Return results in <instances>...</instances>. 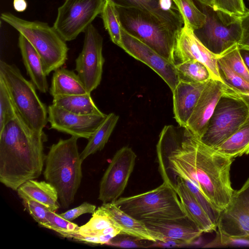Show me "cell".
<instances>
[{
	"label": "cell",
	"mask_w": 249,
	"mask_h": 249,
	"mask_svg": "<svg viewBox=\"0 0 249 249\" xmlns=\"http://www.w3.org/2000/svg\"><path fill=\"white\" fill-rule=\"evenodd\" d=\"M157 153L163 181L173 187L178 177L189 180L220 211L230 203L234 192L230 178L233 159L206 146L179 125L164 126Z\"/></svg>",
	"instance_id": "cell-1"
},
{
	"label": "cell",
	"mask_w": 249,
	"mask_h": 249,
	"mask_svg": "<svg viewBox=\"0 0 249 249\" xmlns=\"http://www.w3.org/2000/svg\"><path fill=\"white\" fill-rule=\"evenodd\" d=\"M44 132L29 127L18 111L0 130V181L17 191L41 175L46 156Z\"/></svg>",
	"instance_id": "cell-2"
},
{
	"label": "cell",
	"mask_w": 249,
	"mask_h": 249,
	"mask_svg": "<svg viewBox=\"0 0 249 249\" xmlns=\"http://www.w3.org/2000/svg\"><path fill=\"white\" fill-rule=\"evenodd\" d=\"M78 138L60 139L50 147L45 160L43 175L56 189L61 206L69 208L74 202L82 178Z\"/></svg>",
	"instance_id": "cell-3"
},
{
	"label": "cell",
	"mask_w": 249,
	"mask_h": 249,
	"mask_svg": "<svg viewBox=\"0 0 249 249\" xmlns=\"http://www.w3.org/2000/svg\"><path fill=\"white\" fill-rule=\"evenodd\" d=\"M1 20L23 35L40 55L47 76L61 68L68 59L69 48L53 27L46 22L29 21L10 12H4Z\"/></svg>",
	"instance_id": "cell-4"
},
{
	"label": "cell",
	"mask_w": 249,
	"mask_h": 249,
	"mask_svg": "<svg viewBox=\"0 0 249 249\" xmlns=\"http://www.w3.org/2000/svg\"><path fill=\"white\" fill-rule=\"evenodd\" d=\"M113 203L128 214L143 222L173 219L187 215L176 191L164 181L154 189L119 197Z\"/></svg>",
	"instance_id": "cell-5"
},
{
	"label": "cell",
	"mask_w": 249,
	"mask_h": 249,
	"mask_svg": "<svg viewBox=\"0 0 249 249\" xmlns=\"http://www.w3.org/2000/svg\"><path fill=\"white\" fill-rule=\"evenodd\" d=\"M116 6L122 27L124 30L172 62L178 29L160 20L143 10Z\"/></svg>",
	"instance_id": "cell-6"
},
{
	"label": "cell",
	"mask_w": 249,
	"mask_h": 249,
	"mask_svg": "<svg viewBox=\"0 0 249 249\" xmlns=\"http://www.w3.org/2000/svg\"><path fill=\"white\" fill-rule=\"evenodd\" d=\"M0 76L3 79L17 111L35 131H43L48 121V108L39 98L36 88L13 64L0 61Z\"/></svg>",
	"instance_id": "cell-7"
},
{
	"label": "cell",
	"mask_w": 249,
	"mask_h": 249,
	"mask_svg": "<svg viewBox=\"0 0 249 249\" xmlns=\"http://www.w3.org/2000/svg\"><path fill=\"white\" fill-rule=\"evenodd\" d=\"M249 117L246 105L229 87L218 101L200 142L214 149L235 132Z\"/></svg>",
	"instance_id": "cell-8"
},
{
	"label": "cell",
	"mask_w": 249,
	"mask_h": 249,
	"mask_svg": "<svg viewBox=\"0 0 249 249\" xmlns=\"http://www.w3.org/2000/svg\"><path fill=\"white\" fill-rule=\"evenodd\" d=\"M200 4L206 21L201 28L194 31L200 42L218 56L238 45L241 35L239 17Z\"/></svg>",
	"instance_id": "cell-9"
},
{
	"label": "cell",
	"mask_w": 249,
	"mask_h": 249,
	"mask_svg": "<svg viewBox=\"0 0 249 249\" xmlns=\"http://www.w3.org/2000/svg\"><path fill=\"white\" fill-rule=\"evenodd\" d=\"M221 243L249 242V178L234 191L227 207L221 211L217 225Z\"/></svg>",
	"instance_id": "cell-10"
},
{
	"label": "cell",
	"mask_w": 249,
	"mask_h": 249,
	"mask_svg": "<svg viewBox=\"0 0 249 249\" xmlns=\"http://www.w3.org/2000/svg\"><path fill=\"white\" fill-rule=\"evenodd\" d=\"M106 0H65L53 27L65 41L75 39L101 14Z\"/></svg>",
	"instance_id": "cell-11"
},
{
	"label": "cell",
	"mask_w": 249,
	"mask_h": 249,
	"mask_svg": "<svg viewBox=\"0 0 249 249\" xmlns=\"http://www.w3.org/2000/svg\"><path fill=\"white\" fill-rule=\"evenodd\" d=\"M137 155L128 146L114 155L99 185L98 199L103 203L113 202L124 192L134 170Z\"/></svg>",
	"instance_id": "cell-12"
},
{
	"label": "cell",
	"mask_w": 249,
	"mask_h": 249,
	"mask_svg": "<svg viewBox=\"0 0 249 249\" xmlns=\"http://www.w3.org/2000/svg\"><path fill=\"white\" fill-rule=\"evenodd\" d=\"M84 34L82 50L75 59V70L88 93H91L102 80L105 62L102 53L103 39L92 24L85 30Z\"/></svg>",
	"instance_id": "cell-13"
},
{
	"label": "cell",
	"mask_w": 249,
	"mask_h": 249,
	"mask_svg": "<svg viewBox=\"0 0 249 249\" xmlns=\"http://www.w3.org/2000/svg\"><path fill=\"white\" fill-rule=\"evenodd\" d=\"M183 22V26L176 34L172 62L176 65L189 60L199 61L207 67L212 79L224 82L219 72L218 56L200 42L187 21Z\"/></svg>",
	"instance_id": "cell-14"
},
{
	"label": "cell",
	"mask_w": 249,
	"mask_h": 249,
	"mask_svg": "<svg viewBox=\"0 0 249 249\" xmlns=\"http://www.w3.org/2000/svg\"><path fill=\"white\" fill-rule=\"evenodd\" d=\"M120 47L130 55L152 69L168 85L172 91L175 89L179 79L174 63L128 33L122 27Z\"/></svg>",
	"instance_id": "cell-15"
},
{
	"label": "cell",
	"mask_w": 249,
	"mask_h": 249,
	"mask_svg": "<svg viewBox=\"0 0 249 249\" xmlns=\"http://www.w3.org/2000/svg\"><path fill=\"white\" fill-rule=\"evenodd\" d=\"M48 121L50 129L89 140L107 115H80L53 104L48 106Z\"/></svg>",
	"instance_id": "cell-16"
},
{
	"label": "cell",
	"mask_w": 249,
	"mask_h": 249,
	"mask_svg": "<svg viewBox=\"0 0 249 249\" xmlns=\"http://www.w3.org/2000/svg\"><path fill=\"white\" fill-rule=\"evenodd\" d=\"M229 87L224 82L212 78L204 87L186 126L199 140L206 129L218 101Z\"/></svg>",
	"instance_id": "cell-17"
},
{
	"label": "cell",
	"mask_w": 249,
	"mask_h": 249,
	"mask_svg": "<svg viewBox=\"0 0 249 249\" xmlns=\"http://www.w3.org/2000/svg\"><path fill=\"white\" fill-rule=\"evenodd\" d=\"M151 230L162 237L192 244L203 232L199 226L188 215L177 219L158 220L144 222Z\"/></svg>",
	"instance_id": "cell-18"
},
{
	"label": "cell",
	"mask_w": 249,
	"mask_h": 249,
	"mask_svg": "<svg viewBox=\"0 0 249 249\" xmlns=\"http://www.w3.org/2000/svg\"><path fill=\"white\" fill-rule=\"evenodd\" d=\"M208 81L190 83L179 81L172 91L174 117L179 125L186 127Z\"/></svg>",
	"instance_id": "cell-19"
},
{
	"label": "cell",
	"mask_w": 249,
	"mask_h": 249,
	"mask_svg": "<svg viewBox=\"0 0 249 249\" xmlns=\"http://www.w3.org/2000/svg\"><path fill=\"white\" fill-rule=\"evenodd\" d=\"M116 6L134 7L150 13L160 20L179 30L183 26L182 17L173 0H109Z\"/></svg>",
	"instance_id": "cell-20"
},
{
	"label": "cell",
	"mask_w": 249,
	"mask_h": 249,
	"mask_svg": "<svg viewBox=\"0 0 249 249\" xmlns=\"http://www.w3.org/2000/svg\"><path fill=\"white\" fill-rule=\"evenodd\" d=\"M101 207L113 219L114 225L121 230V234L153 242L164 241L160 234L150 230L144 222L128 214L113 202L103 203Z\"/></svg>",
	"instance_id": "cell-21"
},
{
	"label": "cell",
	"mask_w": 249,
	"mask_h": 249,
	"mask_svg": "<svg viewBox=\"0 0 249 249\" xmlns=\"http://www.w3.org/2000/svg\"><path fill=\"white\" fill-rule=\"evenodd\" d=\"M18 45L27 74L31 81L39 92H47L49 84L40 55L30 42L20 34Z\"/></svg>",
	"instance_id": "cell-22"
},
{
	"label": "cell",
	"mask_w": 249,
	"mask_h": 249,
	"mask_svg": "<svg viewBox=\"0 0 249 249\" xmlns=\"http://www.w3.org/2000/svg\"><path fill=\"white\" fill-rule=\"evenodd\" d=\"M183 208L189 216L203 232H211L216 230L203 208L185 184L182 178L178 177L173 184Z\"/></svg>",
	"instance_id": "cell-23"
},
{
	"label": "cell",
	"mask_w": 249,
	"mask_h": 249,
	"mask_svg": "<svg viewBox=\"0 0 249 249\" xmlns=\"http://www.w3.org/2000/svg\"><path fill=\"white\" fill-rule=\"evenodd\" d=\"M17 192L21 198L24 197L31 198L49 210L55 212L59 208L57 190L47 181L29 180L21 185Z\"/></svg>",
	"instance_id": "cell-24"
},
{
	"label": "cell",
	"mask_w": 249,
	"mask_h": 249,
	"mask_svg": "<svg viewBox=\"0 0 249 249\" xmlns=\"http://www.w3.org/2000/svg\"><path fill=\"white\" fill-rule=\"evenodd\" d=\"M50 93L53 97L84 94L88 92L77 73L61 67L53 74Z\"/></svg>",
	"instance_id": "cell-25"
},
{
	"label": "cell",
	"mask_w": 249,
	"mask_h": 249,
	"mask_svg": "<svg viewBox=\"0 0 249 249\" xmlns=\"http://www.w3.org/2000/svg\"><path fill=\"white\" fill-rule=\"evenodd\" d=\"M219 153L234 159L249 153V117L240 127L214 149Z\"/></svg>",
	"instance_id": "cell-26"
},
{
	"label": "cell",
	"mask_w": 249,
	"mask_h": 249,
	"mask_svg": "<svg viewBox=\"0 0 249 249\" xmlns=\"http://www.w3.org/2000/svg\"><path fill=\"white\" fill-rule=\"evenodd\" d=\"M52 104L70 112L80 115H103L96 106L90 93L57 96L53 97Z\"/></svg>",
	"instance_id": "cell-27"
},
{
	"label": "cell",
	"mask_w": 249,
	"mask_h": 249,
	"mask_svg": "<svg viewBox=\"0 0 249 249\" xmlns=\"http://www.w3.org/2000/svg\"><path fill=\"white\" fill-rule=\"evenodd\" d=\"M119 116L114 113L107 115L106 118L88 140V142L80 153L83 161L89 156L102 150L108 142L118 120Z\"/></svg>",
	"instance_id": "cell-28"
},
{
	"label": "cell",
	"mask_w": 249,
	"mask_h": 249,
	"mask_svg": "<svg viewBox=\"0 0 249 249\" xmlns=\"http://www.w3.org/2000/svg\"><path fill=\"white\" fill-rule=\"evenodd\" d=\"M175 66L179 81L199 83L206 82L212 78L207 67L196 60L187 61Z\"/></svg>",
	"instance_id": "cell-29"
},
{
	"label": "cell",
	"mask_w": 249,
	"mask_h": 249,
	"mask_svg": "<svg viewBox=\"0 0 249 249\" xmlns=\"http://www.w3.org/2000/svg\"><path fill=\"white\" fill-rule=\"evenodd\" d=\"M101 16L104 27L108 32L111 41L120 47L122 25L116 5L110 0H106Z\"/></svg>",
	"instance_id": "cell-30"
},
{
	"label": "cell",
	"mask_w": 249,
	"mask_h": 249,
	"mask_svg": "<svg viewBox=\"0 0 249 249\" xmlns=\"http://www.w3.org/2000/svg\"><path fill=\"white\" fill-rule=\"evenodd\" d=\"M183 21H187L194 30L201 28L206 16L196 5L193 0H173Z\"/></svg>",
	"instance_id": "cell-31"
},
{
	"label": "cell",
	"mask_w": 249,
	"mask_h": 249,
	"mask_svg": "<svg viewBox=\"0 0 249 249\" xmlns=\"http://www.w3.org/2000/svg\"><path fill=\"white\" fill-rule=\"evenodd\" d=\"M235 73L249 82V71L246 66L240 53L238 45H236L218 56Z\"/></svg>",
	"instance_id": "cell-32"
},
{
	"label": "cell",
	"mask_w": 249,
	"mask_h": 249,
	"mask_svg": "<svg viewBox=\"0 0 249 249\" xmlns=\"http://www.w3.org/2000/svg\"><path fill=\"white\" fill-rule=\"evenodd\" d=\"M111 226H115L113 219L100 206L92 213L90 220L87 223L80 227L77 232L82 235H87Z\"/></svg>",
	"instance_id": "cell-33"
},
{
	"label": "cell",
	"mask_w": 249,
	"mask_h": 249,
	"mask_svg": "<svg viewBox=\"0 0 249 249\" xmlns=\"http://www.w3.org/2000/svg\"><path fill=\"white\" fill-rule=\"evenodd\" d=\"M17 111L7 88L0 76V130Z\"/></svg>",
	"instance_id": "cell-34"
},
{
	"label": "cell",
	"mask_w": 249,
	"mask_h": 249,
	"mask_svg": "<svg viewBox=\"0 0 249 249\" xmlns=\"http://www.w3.org/2000/svg\"><path fill=\"white\" fill-rule=\"evenodd\" d=\"M219 72L224 83L241 91H249V82L235 73L225 62L218 58Z\"/></svg>",
	"instance_id": "cell-35"
},
{
	"label": "cell",
	"mask_w": 249,
	"mask_h": 249,
	"mask_svg": "<svg viewBox=\"0 0 249 249\" xmlns=\"http://www.w3.org/2000/svg\"><path fill=\"white\" fill-rule=\"evenodd\" d=\"M182 179L186 187L194 196L217 228L221 211L216 209L201 191L189 180Z\"/></svg>",
	"instance_id": "cell-36"
},
{
	"label": "cell",
	"mask_w": 249,
	"mask_h": 249,
	"mask_svg": "<svg viewBox=\"0 0 249 249\" xmlns=\"http://www.w3.org/2000/svg\"><path fill=\"white\" fill-rule=\"evenodd\" d=\"M47 218L48 223L44 227L54 231L60 235L65 232L77 231L80 228L77 224L65 219L54 211L48 210Z\"/></svg>",
	"instance_id": "cell-37"
},
{
	"label": "cell",
	"mask_w": 249,
	"mask_h": 249,
	"mask_svg": "<svg viewBox=\"0 0 249 249\" xmlns=\"http://www.w3.org/2000/svg\"><path fill=\"white\" fill-rule=\"evenodd\" d=\"M23 204L33 218L44 227L48 224L47 213L49 210L42 204L28 197H22Z\"/></svg>",
	"instance_id": "cell-38"
},
{
	"label": "cell",
	"mask_w": 249,
	"mask_h": 249,
	"mask_svg": "<svg viewBox=\"0 0 249 249\" xmlns=\"http://www.w3.org/2000/svg\"><path fill=\"white\" fill-rule=\"evenodd\" d=\"M213 8L238 17L244 14L247 9L244 0H214Z\"/></svg>",
	"instance_id": "cell-39"
},
{
	"label": "cell",
	"mask_w": 249,
	"mask_h": 249,
	"mask_svg": "<svg viewBox=\"0 0 249 249\" xmlns=\"http://www.w3.org/2000/svg\"><path fill=\"white\" fill-rule=\"evenodd\" d=\"M143 240L124 234H120L111 239L106 245L122 248H148V245Z\"/></svg>",
	"instance_id": "cell-40"
},
{
	"label": "cell",
	"mask_w": 249,
	"mask_h": 249,
	"mask_svg": "<svg viewBox=\"0 0 249 249\" xmlns=\"http://www.w3.org/2000/svg\"><path fill=\"white\" fill-rule=\"evenodd\" d=\"M96 207L88 202H84L78 207L70 209L59 215L65 219L71 221L79 216L86 213H93Z\"/></svg>",
	"instance_id": "cell-41"
},
{
	"label": "cell",
	"mask_w": 249,
	"mask_h": 249,
	"mask_svg": "<svg viewBox=\"0 0 249 249\" xmlns=\"http://www.w3.org/2000/svg\"><path fill=\"white\" fill-rule=\"evenodd\" d=\"M241 27V35L238 46L240 49L249 50V9L239 16Z\"/></svg>",
	"instance_id": "cell-42"
},
{
	"label": "cell",
	"mask_w": 249,
	"mask_h": 249,
	"mask_svg": "<svg viewBox=\"0 0 249 249\" xmlns=\"http://www.w3.org/2000/svg\"><path fill=\"white\" fill-rule=\"evenodd\" d=\"M185 245H187L182 242L172 239L166 238L165 240L164 241L153 242L152 244H150L148 246V248L154 247L175 248Z\"/></svg>",
	"instance_id": "cell-43"
},
{
	"label": "cell",
	"mask_w": 249,
	"mask_h": 249,
	"mask_svg": "<svg viewBox=\"0 0 249 249\" xmlns=\"http://www.w3.org/2000/svg\"><path fill=\"white\" fill-rule=\"evenodd\" d=\"M13 7L17 12H24L28 7L27 2L26 0H14Z\"/></svg>",
	"instance_id": "cell-44"
},
{
	"label": "cell",
	"mask_w": 249,
	"mask_h": 249,
	"mask_svg": "<svg viewBox=\"0 0 249 249\" xmlns=\"http://www.w3.org/2000/svg\"><path fill=\"white\" fill-rule=\"evenodd\" d=\"M239 96L246 105L249 111V91H241L230 87Z\"/></svg>",
	"instance_id": "cell-45"
},
{
	"label": "cell",
	"mask_w": 249,
	"mask_h": 249,
	"mask_svg": "<svg viewBox=\"0 0 249 249\" xmlns=\"http://www.w3.org/2000/svg\"><path fill=\"white\" fill-rule=\"evenodd\" d=\"M239 50L243 60L249 71V50L240 48Z\"/></svg>",
	"instance_id": "cell-46"
},
{
	"label": "cell",
	"mask_w": 249,
	"mask_h": 249,
	"mask_svg": "<svg viewBox=\"0 0 249 249\" xmlns=\"http://www.w3.org/2000/svg\"><path fill=\"white\" fill-rule=\"evenodd\" d=\"M200 3L210 6L211 7L213 6L214 4V0H196Z\"/></svg>",
	"instance_id": "cell-47"
},
{
	"label": "cell",
	"mask_w": 249,
	"mask_h": 249,
	"mask_svg": "<svg viewBox=\"0 0 249 249\" xmlns=\"http://www.w3.org/2000/svg\"><path fill=\"white\" fill-rule=\"evenodd\" d=\"M248 0V1H249V0Z\"/></svg>",
	"instance_id": "cell-48"
}]
</instances>
